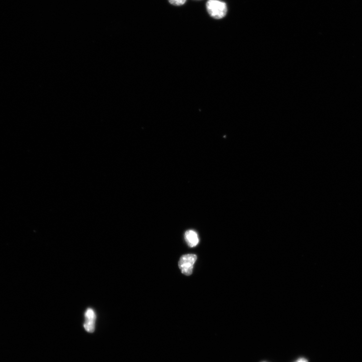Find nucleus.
<instances>
[{
  "mask_svg": "<svg viewBox=\"0 0 362 362\" xmlns=\"http://www.w3.org/2000/svg\"><path fill=\"white\" fill-rule=\"evenodd\" d=\"M206 7L209 14L216 19L224 18L228 11L226 4L219 0H208Z\"/></svg>",
  "mask_w": 362,
  "mask_h": 362,
  "instance_id": "f257e3e1",
  "label": "nucleus"
},
{
  "mask_svg": "<svg viewBox=\"0 0 362 362\" xmlns=\"http://www.w3.org/2000/svg\"><path fill=\"white\" fill-rule=\"evenodd\" d=\"M197 258V256L194 254H187L181 257L179 267L182 274L186 276H190L192 274L193 266Z\"/></svg>",
  "mask_w": 362,
  "mask_h": 362,
  "instance_id": "f03ea898",
  "label": "nucleus"
},
{
  "mask_svg": "<svg viewBox=\"0 0 362 362\" xmlns=\"http://www.w3.org/2000/svg\"><path fill=\"white\" fill-rule=\"evenodd\" d=\"M96 317L95 312L91 309H88L85 313V322L84 327L89 332H93L95 330Z\"/></svg>",
  "mask_w": 362,
  "mask_h": 362,
  "instance_id": "7ed1b4c3",
  "label": "nucleus"
},
{
  "mask_svg": "<svg viewBox=\"0 0 362 362\" xmlns=\"http://www.w3.org/2000/svg\"><path fill=\"white\" fill-rule=\"evenodd\" d=\"M185 239L188 245L191 247L196 246L199 243L198 235L193 230H189L185 233Z\"/></svg>",
  "mask_w": 362,
  "mask_h": 362,
  "instance_id": "20e7f679",
  "label": "nucleus"
},
{
  "mask_svg": "<svg viewBox=\"0 0 362 362\" xmlns=\"http://www.w3.org/2000/svg\"><path fill=\"white\" fill-rule=\"evenodd\" d=\"M169 2L175 6H181L185 3L186 0H169Z\"/></svg>",
  "mask_w": 362,
  "mask_h": 362,
  "instance_id": "39448f33",
  "label": "nucleus"
},
{
  "mask_svg": "<svg viewBox=\"0 0 362 362\" xmlns=\"http://www.w3.org/2000/svg\"><path fill=\"white\" fill-rule=\"evenodd\" d=\"M294 362H309L308 360L304 357H300L297 359Z\"/></svg>",
  "mask_w": 362,
  "mask_h": 362,
  "instance_id": "423d86ee",
  "label": "nucleus"
},
{
  "mask_svg": "<svg viewBox=\"0 0 362 362\" xmlns=\"http://www.w3.org/2000/svg\"><path fill=\"white\" fill-rule=\"evenodd\" d=\"M266 362V361H263V362Z\"/></svg>",
  "mask_w": 362,
  "mask_h": 362,
  "instance_id": "0eeeda50",
  "label": "nucleus"
}]
</instances>
